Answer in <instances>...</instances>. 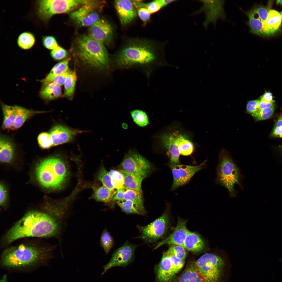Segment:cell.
Segmentation results:
<instances>
[{
  "label": "cell",
  "instance_id": "cell-1",
  "mask_svg": "<svg viewBox=\"0 0 282 282\" xmlns=\"http://www.w3.org/2000/svg\"><path fill=\"white\" fill-rule=\"evenodd\" d=\"M65 220L49 213L30 211L7 231L3 238L4 242L9 244L28 237L57 236L61 233Z\"/></svg>",
  "mask_w": 282,
  "mask_h": 282
},
{
  "label": "cell",
  "instance_id": "cell-2",
  "mask_svg": "<svg viewBox=\"0 0 282 282\" xmlns=\"http://www.w3.org/2000/svg\"><path fill=\"white\" fill-rule=\"evenodd\" d=\"M53 249L34 243L11 246L2 252L1 266L10 271L30 272L46 265L53 257Z\"/></svg>",
  "mask_w": 282,
  "mask_h": 282
},
{
  "label": "cell",
  "instance_id": "cell-3",
  "mask_svg": "<svg viewBox=\"0 0 282 282\" xmlns=\"http://www.w3.org/2000/svg\"><path fill=\"white\" fill-rule=\"evenodd\" d=\"M73 48L76 55L91 66L102 69L108 65L109 57L103 43L95 40L89 35L78 37Z\"/></svg>",
  "mask_w": 282,
  "mask_h": 282
},
{
  "label": "cell",
  "instance_id": "cell-4",
  "mask_svg": "<svg viewBox=\"0 0 282 282\" xmlns=\"http://www.w3.org/2000/svg\"><path fill=\"white\" fill-rule=\"evenodd\" d=\"M37 179L43 186L52 189H58L63 186L67 174L64 162L55 157L46 158L38 164L35 170Z\"/></svg>",
  "mask_w": 282,
  "mask_h": 282
},
{
  "label": "cell",
  "instance_id": "cell-5",
  "mask_svg": "<svg viewBox=\"0 0 282 282\" xmlns=\"http://www.w3.org/2000/svg\"><path fill=\"white\" fill-rule=\"evenodd\" d=\"M216 182L228 190L232 197L236 196L235 186L242 187L241 175L239 169L228 152L222 149L219 154Z\"/></svg>",
  "mask_w": 282,
  "mask_h": 282
},
{
  "label": "cell",
  "instance_id": "cell-6",
  "mask_svg": "<svg viewBox=\"0 0 282 282\" xmlns=\"http://www.w3.org/2000/svg\"><path fill=\"white\" fill-rule=\"evenodd\" d=\"M195 263L197 272L203 282H219L223 274L225 261L220 255L206 253Z\"/></svg>",
  "mask_w": 282,
  "mask_h": 282
},
{
  "label": "cell",
  "instance_id": "cell-7",
  "mask_svg": "<svg viewBox=\"0 0 282 282\" xmlns=\"http://www.w3.org/2000/svg\"><path fill=\"white\" fill-rule=\"evenodd\" d=\"M36 3L38 16L45 23L55 15L68 12L83 5V1L79 0H39Z\"/></svg>",
  "mask_w": 282,
  "mask_h": 282
},
{
  "label": "cell",
  "instance_id": "cell-8",
  "mask_svg": "<svg viewBox=\"0 0 282 282\" xmlns=\"http://www.w3.org/2000/svg\"><path fill=\"white\" fill-rule=\"evenodd\" d=\"M155 58L154 54L148 46L142 44H132L126 46L120 51L118 56L117 61L120 65L125 66L148 63Z\"/></svg>",
  "mask_w": 282,
  "mask_h": 282
},
{
  "label": "cell",
  "instance_id": "cell-9",
  "mask_svg": "<svg viewBox=\"0 0 282 282\" xmlns=\"http://www.w3.org/2000/svg\"><path fill=\"white\" fill-rule=\"evenodd\" d=\"M120 166L122 170L140 174L144 178L150 173L152 166L135 149H130L125 154Z\"/></svg>",
  "mask_w": 282,
  "mask_h": 282
},
{
  "label": "cell",
  "instance_id": "cell-10",
  "mask_svg": "<svg viewBox=\"0 0 282 282\" xmlns=\"http://www.w3.org/2000/svg\"><path fill=\"white\" fill-rule=\"evenodd\" d=\"M168 223V215L164 213L147 225L138 226L137 227L140 234L139 238L148 243L156 241L164 234L167 230Z\"/></svg>",
  "mask_w": 282,
  "mask_h": 282
},
{
  "label": "cell",
  "instance_id": "cell-11",
  "mask_svg": "<svg viewBox=\"0 0 282 282\" xmlns=\"http://www.w3.org/2000/svg\"><path fill=\"white\" fill-rule=\"evenodd\" d=\"M181 134L179 131H175L158 137L161 145L167 150L166 154L170 159L169 167L180 164Z\"/></svg>",
  "mask_w": 282,
  "mask_h": 282
},
{
  "label": "cell",
  "instance_id": "cell-12",
  "mask_svg": "<svg viewBox=\"0 0 282 282\" xmlns=\"http://www.w3.org/2000/svg\"><path fill=\"white\" fill-rule=\"evenodd\" d=\"M207 161L206 160L197 166L179 164L170 167L173 177L171 191L174 190L188 183L195 173L204 168Z\"/></svg>",
  "mask_w": 282,
  "mask_h": 282
},
{
  "label": "cell",
  "instance_id": "cell-13",
  "mask_svg": "<svg viewBox=\"0 0 282 282\" xmlns=\"http://www.w3.org/2000/svg\"><path fill=\"white\" fill-rule=\"evenodd\" d=\"M136 247L135 245L127 242L117 249L113 252L109 262L103 266L104 271L102 275L112 267H125L131 263L134 259Z\"/></svg>",
  "mask_w": 282,
  "mask_h": 282
},
{
  "label": "cell",
  "instance_id": "cell-14",
  "mask_svg": "<svg viewBox=\"0 0 282 282\" xmlns=\"http://www.w3.org/2000/svg\"><path fill=\"white\" fill-rule=\"evenodd\" d=\"M269 11L264 6L258 5L244 11L248 18L246 24L250 33L262 36L263 26L268 18Z\"/></svg>",
  "mask_w": 282,
  "mask_h": 282
},
{
  "label": "cell",
  "instance_id": "cell-15",
  "mask_svg": "<svg viewBox=\"0 0 282 282\" xmlns=\"http://www.w3.org/2000/svg\"><path fill=\"white\" fill-rule=\"evenodd\" d=\"M70 17L76 25L81 27L90 26L99 19L96 8L88 5L72 12Z\"/></svg>",
  "mask_w": 282,
  "mask_h": 282
},
{
  "label": "cell",
  "instance_id": "cell-16",
  "mask_svg": "<svg viewBox=\"0 0 282 282\" xmlns=\"http://www.w3.org/2000/svg\"><path fill=\"white\" fill-rule=\"evenodd\" d=\"M157 280L159 282H169L173 279L179 272L172 262L169 256L165 253L159 263L155 267Z\"/></svg>",
  "mask_w": 282,
  "mask_h": 282
},
{
  "label": "cell",
  "instance_id": "cell-17",
  "mask_svg": "<svg viewBox=\"0 0 282 282\" xmlns=\"http://www.w3.org/2000/svg\"><path fill=\"white\" fill-rule=\"evenodd\" d=\"M204 3L203 9L205 11L206 20L204 25L207 27L210 22L215 25L217 20L221 19H225L226 16L224 12V1H202Z\"/></svg>",
  "mask_w": 282,
  "mask_h": 282
},
{
  "label": "cell",
  "instance_id": "cell-18",
  "mask_svg": "<svg viewBox=\"0 0 282 282\" xmlns=\"http://www.w3.org/2000/svg\"><path fill=\"white\" fill-rule=\"evenodd\" d=\"M189 231L186 228V221L179 219L173 232L169 236L158 242L154 249L165 244L178 245L184 247L186 238Z\"/></svg>",
  "mask_w": 282,
  "mask_h": 282
},
{
  "label": "cell",
  "instance_id": "cell-19",
  "mask_svg": "<svg viewBox=\"0 0 282 282\" xmlns=\"http://www.w3.org/2000/svg\"><path fill=\"white\" fill-rule=\"evenodd\" d=\"M112 34L110 25L104 20L99 19L91 26L89 36L93 39L103 43L109 41Z\"/></svg>",
  "mask_w": 282,
  "mask_h": 282
},
{
  "label": "cell",
  "instance_id": "cell-20",
  "mask_svg": "<svg viewBox=\"0 0 282 282\" xmlns=\"http://www.w3.org/2000/svg\"><path fill=\"white\" fill-rule=\"evenodd\" d=\"M77 131L61 125L54 126L50 130V135L53 146H56L68 142L77 133Z\"/></svg>",
  "mask_w": 282,
  "mask_h": 282
},
{
  "label": "cell",
  "instance_id": "cell-21",
  "mask_svg": "<svg viewBox=\"0 0 282 282\" xmlns=\"http://www.w3.org/2000/svg\"><path fill=\"white\" fill-rule=\"evenodd\" d=\"M115 5L122 24L125 25L130 23L136 17V12L131 1L116 0L115 1Z\"/></svg>",
  "mask_w": 282,
  "mask_h": 282
},
{
  "label": "cell",
  "instance_id": "cell-22",
  "mask_svg": "<svg viewBox=\"0 0 282 282\" xmlns=\"http://www.w3.org/2000/svg\"><path fill=\"white\" fill-rule=\"evenodd\" d=\"M282 19L280 13L272 9L269 10L268 18L263 25L262 36H268L276 32L279 29Z\"/></svg>",
  "mask_w": 282,
  "mask_h": 282
},
{
  "label": "cell",
  "instance_id": "cell-23",
  "mask_svg": "<svg viewBox=\"0 0 282 282\" xmlns=\"http://www.w3.org/2000/svg\"><path fill=\"white\" fill-rule=\"evenodd\" d=\"M171 282H203L198 274L195 261L189 263L183 272Z\"/></svg>",
  "mask_w": 282,
  "mask_h": 282
},
{
  "label": "cell",
  "instance_id": "cell-24",
  "mask_svg": "<svg viewBox=\"0 0 282 282\" xmlns=\"http://www.w3.org/2000/svg\"><path fill=\"white\" fill-rule=\"evenodd\" d=\"M0 160L3 163H9L13 159L14 149L13 144L8 138L1 136Z\"/></svg>",
  "mask_w": 282,
  "mask_h": 282
},
{
  "label": "cell",
  "instance_id": "cell-25",
  "mask_svg": "<svg viewBox=\"0 0 282 282\" xmlns=\"http://www.w3.org/2000/svg\"><path fill=\"white\" fill-rule=\"evenodd\" d=\"M14 106L16 116L14 123L10 129L12 130L18 129L27 119L36 114L44 112L30 110L17 105Z\"/></svg>",
  "mask_w": 282,
  "mask_h": 282
},
{
  "label": "cell",
  "instance_id": "cell-26",
  "mask_svg": "<svg viewBox=\"0 0 282 282\" xmlns=\"http://www.w3.org/2000/svg\"><path fill=\"white\" fill-rule=\"evenodd\" d=\"M119 171L124 177V186L127 188L142 193L141 184L144 179L140 174L129 172L122 169Z\"/></svg>",
  "mask_w": 282,
  "mask_h": 282
},
{
  "label": "cell",
  "instance_id": "cell-27",
  "mask_svg": "<svg viewBox=\"0 0 282 282\" xmlns=\"http://www.w3.org/2000/svg\"><path fill=\"white\" fill-rule=\"evenodd\" d=\"M205 243L197 234L190 231L186 238L184 247L189 251L197 252L202 250L205 248Z\"/></svg>",
  "mask_w": 282,
  "mask_h": 282
},
{
  "label": "cell",
  "instance_id": "cell-28",
  "mask_svg": "<svg viewBox=\"0 0 282 282\" xmlns=\"http://www.w3.org/2000/svg\"><path fill=\"white\" fill-rule=\"evenodd\" d=\"M70 58H68L59 62L52 68L50 72L43 81V87L49 84L55 77L69 70L68 64Z\"/></svg>",
  "mask_w": 282,
  "mask_h": 282
},
{
  "label": "cell",
  "instance_id": "cell-29",
  "mask_svg": "<svg viewBox=\"0 0 282 282\" xmlns=\"http://www.w3.org/2000/svg\"><path fill=\"white\" fill-rule=\"evenodd\" d=\"M2 107L4 117L2 128L4 129H11L15 118V106L3 104Z\"/></svg>",
  "mask_w": 282,
  "mask_h": 282
},
{
  "label": "cell",
  "instance_id": "cell-30",
  "mask_svg": "<svg viewBox=\"0 0 282 282\" xmlns=\"http://www.w3.org/2000/svg\"><path fill=\"white\" fill-rule=\"evenodd\" d=\"M36 40L35 37L33 33L26 31L19 35L17 39V43L20 48L24 50H28L33 46Z\"/></svg>",
  "mask_w": 282,
  "mask_h": 282
},
{
  "label": "cell",
  "instance_id": "cell-31",
  "mask_svg": "<svg viewBox=\"0 0 282 282\" xmlns=\"http://www.w3.org/2000/svg\"><path fill=\"white\" fill-rule=\"evenodd\" d=\"M61 90L60 86L53 83L48 84L42 89L41 94L44 99L51 100L59 97Z\"/></svg>",
  "mask_w": 282,
  "mask_h": 282
},
{
  "label": "cell",
  "instance_id": "cell-32",
  "mask_svg": "<svg viewBox=\"0 0 282 282\" xmlns=\"http://www.w3.org/2000/svg\"><path fill=\"white\" fill-rule=\"evenodd\" d=\"M142 193L126 187L124 194V199L133 202L139 207L143 215L146 213L142 199Z\"/></svg>",
  "mask_w": 282,
  "mask_h": 282
},
{
  "label": "cell",
  "instance_id": "cell-33",
  "mask_svg": "<svg viewBox=\"0 0 282 282\" xmlns=\"http://www.w3.org/2000/svg\"><path fill=\"white\" fill-rule=\"evenodd\" d=\"M122 211L127 214H137L143 215L138 206L132 201L124 199L116 201Z\"/></svg>",
  "mask_w": 282,
  "mask_h": 282
},
{
  "label": "cell",
  "instance_id": "cell-34",
  "mask_svg": "<svg viewBox=\"0 0 282 282\" xmlns=\"http://www.w3.org/2000/svg\"><path fill=\"white\" fill-rule=\"evenodd\" d=\"M93 196L97 201L105 203H110L113 201V193L103 185L95 190Z\"/></svg>",
  "mask_w": 282,
  "mask_h": 282
},
{
  "label": "cell",
  "instance_id": "cell-35",
  "mask_svg": "<svg viewBox=\"0 0 282 282\" xmlns=\"http://www.w3.org/2000/svg\"><path fill=\"white\" fill-rule=\"evenodd\" d=\"M130 114L136 124L141 127H144L149 124L148 115L144 111L139 109L132 111Z\"/></svg>",
  "mask_w": 282,
  "mask_h": 282
},
{
  "label": "cell",
  "instance_id": "cell-36",
  "mask_svg": "<svg viewBox=\"0 0 282 282\" xmlns=\"http://www.w3.org/2000/svg\"><path fill=\"white\" fill-rule=\"evenodd\" d=\"M180 144V155L187 156L192 154L194 149V145L188 136L182 133Z\"/></svg>",
  "mask_w": 282,
  "mask_h": 282
},
{
  "label": "cell",
  "instance_id": "cell-37",
  "mask_svg": "<svg viewBox=\"0 0 282 282\" xmlns=\"http://www.w3.org/2000/svg\"><path fill=\"white\" fill-rule=\"evenodd\" d=\"M98 180L102 184L103 186L108 189L113 195L115 193L112 180L109 172L105 168L102 167L100 170L98 175Z\"/></svg>",
  "mask_w": 282,
  "mask_h": 282
},
{
  "label": "cell",
  "instance_id": "cell-38",
  "mask_svg": "<svg viewBox=\"0 0 282 282\" xmlns=\"http://www.w3.org/2000/svg\"><path fill=\"white\" fill-rule=\"evenodd\" d=\"M111 179L114 190L117 191L124 186V177L122 173L119 171L111 170L109 172Z\"/></svg>",
  "mask_w": 282,
  "mask_h": 282
},
{
  "label": "cell",
  "instance_id": "cell-39",
  "mask_svg": "<svg viewBox=\"0 0 282 282\" xmlns=\"http://www.w3.org/2000/svg\"><path fill=\"white\" fill-rule=\"evenodd\" d=\"M100 243L105 254H107L113 245L114 241L112 237L106 228L103 230L101 234Z\"/></svg>",
  "mask_w": 282,
  "mask_h": 282
},
{
  "label": "cell",
  "instance_id": "cell-40",
  "mask_svg": "<svg viewBox=\"0 0 282 282\" xmlns=\"http://www.w3.org/2000/svg\"><path fill=\"white\" fill-rule=\"evenodd\" d=\"M77 77L75 72H71L66 78L64 84V95L70 97L73 95L75 90Z\"/></svg>",
  "mask_w": 282,
  "mask_h": 282
},
{
  "label": "cell",
  "instance_id": "cell-41",
  "mask_svg": "<svg viewBox=\"0 0 282 282\" xmlns=\"http://www.w3.org/2000/svg\"><path fill=\"white\" fill-rule=\"evenodd\" d=\"M165 253L173 255L183 261L187 255L185 249L183 246L178 245H172Z\"/></svg>",
  "mask_w": 282,
  "mask_h": 282
},
{
  "label": "cell",
  "instance_id": "cell-42",
  "mask_svg": "<svg viewBox=\"0 0 282 282\" xmlns=\"http://www.w3.org/2000/svg\"><path fill=\"white\" fill-rule=\"evenodd\" d=\"M39 146L43 149H48L53 146L50 135L49 133L43 132L40 133L37 138Z\"/></svg>",
  "mask_w": 282,
  "mask_h": 282
},
{
  "label": "cell",
  "instance_id": "cell-43",
  "mask_svg": "<svg viewBox=\"0 0 282 282\" xmlns=\"http://www.w3.org/2000/svg\"><path fill=\"white\" fill-rule=\"evenodd\" d=\"M274 110V107L265 108L257 111L252 116L256 121L266 119L271 116Z\"/></svg>",
  "mask_w": 282,
  "mask_h": 282
},
{
  "label": "cell",
  "instance_id": "cell-44",
  "mask_svg": "<svg viewBox=\"0 0 282 282\" xmlns=\"http://www.w3.org/2000/svg\"><path fill=\"white\" fill-rule=\"evenodd\" d=\"M42 41L44 47L48 50H52L58 46L56 39L52 36H43Z\"/></svg>",
  "mask_w": 282,
  "mask_h": 282
},
{
  "label": "cell",
  "instance_id": "cell-45",
  "mask_svg": "<svg viewBox=\"0 0 282 282\" xmlns=\"http://www.w3.org/2000/svg\"><path fill=\"white\" fill-rule=\"evenodd\" d=\"M50 54L53 58L57 60H61L64 58L67 54L66 50L58 46L52 50Z\"/></svg>",
  "mask_w": 282,
  "mask_h": 282
},
{
  "label": "cell",
  "instance_id": "cell-46",
  "mask_svg": "<svg viewBox=\"0 0 282 282\" xmlns=\"http://www.w3.org/2000/svg\"><path fill=\"white\" fill-rule=\"evenodd\" d=\"M259 100L250 101L247 103L246 107V113L252 116L258 110Z\"/></svg>",
  "mask_w": 282,
  "mask_h": 282
},
{
  "label": "cell",
  "instance_id": "cell-47",
  "mask_svg": "<svg viewBox=\"0 0 282 282\" xmlns=\"http://www.w3.org/2000/svg\"><path fill=\"white\" fill-rule=\"evenodd\" d=\"M143 5L148 9L150 14L157 12L162 7L159 0L154 1Z\"/></svg>",
  "mask_w": 282,
  "mask_h": 282
},
{
  "label": "cell",
  "instance_id": "cell-48",
  "mask_svg": "<svg viewBox=\"0 0 282 282\" xmlns=\"http://www.w3.org/2000/svg\"><path fill=\"white\" fill-rule=\"evenodd\" d=\"M71 72L69 70L54 77L49 83H53L60 86L64 84L66 78Z\"/></svg>",
  "mask_w": 282,
  "mask_h": 282
},
{
  "label": "cell",
  "instance_id": "cell-49",
  "mask_svg": "<svg viewBox=\"0 0 282 282\" xmlns=\"http://www.w3.org/2000/svg\"><path fill=\"white\" fill-rule=\"evenodd\" d=\"M272 135L274 136L282 138V116L276 122Z\"/></svg>",
  "mask_w": 282,
  "mask_h": 282
},
{
  "label": "cell",
  "instance_id": "cell-50",
  "mask_svg": "<svg viewBox=\"0 0 282 282\" xmlns=\"http://www.w3.org/2000/svg\"><path fill=\"white\" fill-rule=\"evenodd\" d=\"M138 13L140 19L144 22H146L150 18L151 14L145 7H142L139 9Z\"/></svg>",
  "mask_w": 282,
  "mask_h": 282
},
{
  "label": "cell",
  "instance_id": "cell-51",
  "mask_svg": "<svg viewBox=\"0 0 282 282\" xmlns=\"http://www.w3.org/2000/svg\"><path fill=\"white\" fill-rule=\"evenodd\" d=\"M7 198V192L4 185L2 184L0 185V204L3 206L5 203Z\"/></svg>",
  "mask_w": 282,
  "mask_h": 282
},
{
  "label": "cell",
  "instance_id": "cell-52",
  "mask_svg": "<svg viewBox=\"0 0 282 282\" xmlns=\"http://www.w3.org/2000/svg\"><path fill=\"white\" fill-rule=\"evenodd\" d=\"M126 187L125 186L116 191L113 195V201H118L124 199V194Z\"/></svg>",
  "mask_w": 282,
  "mask_h": 282
},
{
  "label": "cell",
  "instance_id": "cell-53",
  "mask_svg": "<svg viewBox=\"0 0 282 282\" xmlns=\"http://www.w3.org/2000/svg\"><path fill=\"white\" fill-rule=\"evenodd\" d=\"M260 100L268 103L274 102L272 93L270 92H266L261 97Z\"/></svg>",
  "mask_w": 282,
  "mask_h": 282
},
{
  "label": "cell",
  "instance_id": "cell-54",
  "mask_svg": "<svg viewBox=\"0 0 282 282\" xmlns=\"http://www.w3.org/2000/svg\"><path fill=\"white\" fill-rule=\"evenodd\" d=\"M274 103L267 102L260 100L258 104V111L265 108L274 107Z\"/></svg>",
  "mask_w": 282,
  "mask_h": 282
},
{
  "label": "cell",
  "instance_id": "cell-55",
  "mask_svg": "<svg viewBox=\"0 0 282 282\" xmlns=\"http://www.w3.org/2000/svg\"><path fill=\"white\" fill-rule=\"evenodd\" d=\"M159 1L162 7H163L175 1L171 0H159Z\"/></svg>",
  "mask_w": 282,
  "mask_h": 282
},
{
  "label": "cell",
  "instance_id": "cell-56",
  "mask_svg": "<svg viewBox=\"0 0 282 282\" xmlns=\"http://www.w3.org/2000/svg\"><path fill=\"white\" fill-rule=\"evenodd\" d=\"M0 282H8L7 274H4L2 277Z\"/></svg>",
  "mask_w": 282,
  "mask_h": 282
},
{
  "label": "cell",
  "instance_id": "cell-57",
  "mask_svg": "<svg viewBox=\"0 0 282 282\" xmlns=\"http://www.w3.org/2000/svg\"><path fill=\"white\" fill-rule=\"evenodd\" d=\"M122 127L125 129H127L128 127V126L126 123H124L122 124Z\"/></svg>",
  "mask_w": 282,
  "mask_h": 282
},
{
  "label": "cell",
  "instance_id": "cell-58",
  "mask_svg": "<svg viewBox=\"0 0 282 282\" xmlns=\"http://www.w3.org/2000/svg\"><path fill=\"white\" fill-rule=\"evenodd\" d=\"M276 3L277 4H280L282 6V0H277L276 2Z\"/></svg>",
  "mask_w": 282,
  "mask_h": 282
},
{
  "label": "cell",
  "instance_id": "cell-59",
  "mask_svg": "<svg viewBox=\"0 0 282 282\" xmlns=\"http://www.w3.org/2000/svg\"><path fill=\"white\" fill-rule=\"evenodd\" d=\"M280 13V15H281V19H282V10L281 11V12Z\"/></svg>",
  "mask_w": 282,
  "mask_h": 282
}]
</instances>
